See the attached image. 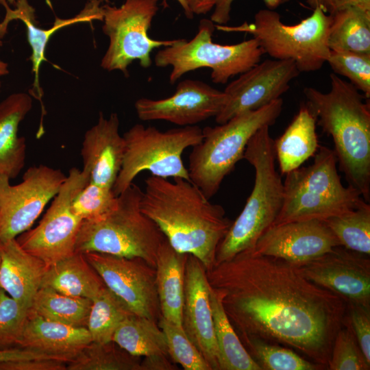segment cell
I'll list each match as a JSON object with an SVG mask.
<instances>
[{
    "label": "cell",
    "instance_id": "cell-1",
    "mask_svg": "<svg viewBox=\"0 0 370 370\" xmlns=\"http://www.w3.org/2000/svg\"><path fill=\"white\" fill-rule=\"evenodd\" d=\"M239 338L281 344L327 367L347 302L308 280L298 266L243 251L206 270Z\"/></svg>",
    "mask_w": 370,
    "mask_h": 370
},
{
    "label": "cell",
    "instance_id": "cell-2",
    "mask_svg": "<svg viewBox=\"0 0 370 370\" xmlns=\"http://www.w3.org/2000/svg\"><path fill=\"white\" fill-rule=\"evenodd\" d=\"M145 184L140 202L143 213L175 250L195 256L210 269L232 223L224 208L212 204L196 185L183 178L171 182L151 175Z\"/></svg>",
    "mask_w": 370,
    "mask_h": 370
},
{
    "label": "cell",
    "instance_id": "cell-3",
    "mask_svg": "<svg viewBox=\"0 0 370 370\" xmlns=\"http://www.w3.org/2000/svg\"><path fill=\"white\" fill-rule=\"evenodd\" d=\"M331 88L322 92L304 89L306 105L323 131L330 135L340 170L348 186L362 199L370 200V108L369 102L350 82L336 74L330 75Z\"/></svg>",
    "mask_w": 370,
    "mask_h": 370
},
{
    "label": "cell",
    "instance_id": "cell-4",
    "mask_svg": "<svg viewBox=\"0 0 370 370\" xmlns=\"http://www.w3.org/2000/svg\"><path fill=\"white\" fill-rule=\"evenodd\" d=\"M273 141L269 126L266 125L254 134L246 146L243 158L254 168V188L241 214L220 242L215 264L253 249L282 209L284 184L275 169Z\"/></svg>",
    "mask_w": 370,
    "mask_h": 370
},
{
    "label": "cell",
    "instance_id": "cell-5",
    "mask_svg": "<svg viewBox=\"0 0 370 370\" xmlns=\"http://www.w3.org/2000/svg\"><path fill=\"white\" fill-rule=\"evenodd\" d=\"M142 192L132 183L118 195L112 211L97 219L83 221L75 252L140 258L155 267L158 249L166 238L141 211Z\"/></svg>",
    "mask_w": 370,
    "mask_h": 370
},
{
    "label": "cell",
    "instance_id": "cell-6",
    "mask_svg": "<svg viewBox=\"0 0 370 370\" xmlns=\"http://www.w3.org/2000/svg\"><path fill=\"white\" fill-rule=\"evenodd\" d=\"M336 165L334 150L321 146L312 164L286 173L283 205L273 225L324 221L358 207L364 199L354 188L343 186Z\"/></svg>",
    "mask_w": 370,
    "mask_h": 370
},
{
    "label": "cell",
    "instance_id": "cell-7",
    "mask_svg": "<svg viewBox=\"0 0 370 370\" xmlns=\"http://www.w3.org/2000/svg\"><path fill=\"white\" fill-rule=\"evenodd\" d=\"M279 98L260 109L239 114L215 127L202 129L201 141L193 147L188 158L190 180L208 199L219 190L223 179L243 158L246 146L261 127L274 124L280 115Z\"/></svg>",
    "mask_w": 370,
    "mask_h": 370
},
{
    "label": "cell",
    "instance_id": "cell-8",
    "mask_svg": "<svg viewBox=\"0 0 370 370\" xmlns=\"http://www.w3.org/2000/svg\"><path fill=\"white\" fill-rule=\"evenodd\" d=\"M331 21L330 14L315 8L310 16L289 25L282 22L278 12L262 9L255 14L253 23L215 25V28L252 35L264 53L275 60H293L301 73L319 70L326 62L330 52L328 36Z\"/></svg>",
    "mask_w": 370,
    "mask_h": 370
},
{
    "label": "cell",
    "instance_id": "cell-9",
    "mask_svg": "<svg viewBox=\"0 0 370 370\" xmlns=\"http://www.w3.org/2000/svg\"><path fill=\"white\" fill-rule=\"evenodd\" d=\"M123 136V159L112 188L116 195L127 188L143 171H149L156 177L190 181L182 155L186 149L201 141L203 131L199 126H184L162 132L155 127L138 123Z\"/></svg>",
    "mask_w": 370,
    "mask_h": 370
},
{
    "label": "cell",
    "instance_id": "cell-10",
    "mask_svg": "<svg viewBox=\"0 0 370 370\" xmlns=\"http://www.w3.org/2000/svg\"><path fill=\"white\" fill-rule=\"evenodd\" d=\"M215 29L210 19L204 18L191 40L177 39L174 45L158 51L155 64L159 67L171 66V84L186 73L201 68L210 69L212 81L224 84L260 62L264 52L255 38L235 45H220L212 41Z\"/></svg>",
    "mask_w": 370,
    "mask_h": 370
},
{
    "label": "cell",
    "instance_id": "cell-11",
    "mask_svg": "<svg viewBox=\"0 0 370 370\" xmlns=\"http://www.w3.org/2000/svg\"><path fill=\"white\" fill-rule=\"evenodd\" d=\"M158 1L125 0L120 7L102 6V30L110 40L101 61L104 70H119L127 75L128 66L136 60L147 69L151 65L150 54L154 49L177 42V39L154 40L148 34L158 10Z\"/></svg>",
    "mask_w": 370,
    "mask_h": 370
},
{
    "label": "cell",
    "instance_id": "cell-12",
    "mask_svg": "<svg viewBox=\"0 0 370 370\" xmlns=\"http://www.w3.org/2000/svg\"><path fill=\"white\" fill-rule=\"evenodd\" d=\"M90 180L84 171L73 167L39 223L19 234L16 240L27 252L48 267L75 252L83 220L71 209L76 193Z\"/></svg>",
    "mask_w": 370,
    "mask_h": 370
},
{
    "label": "cell",
    "instance_id": "cell-13",
    "mask_svg": "<svg viewBox=\"0 0 370 370\" xmlns=\"http://www.w3.org/2000/svg\"><path fill=\"white\" fill-rule=\"evenodd\" d=\"M66 178L60 169L45 164L29 167L16 185L0 175V241L16 238L30 229Z\"/></svg>",
    "mask_w": 370,
    "mask_h": 370
},
{
    "label": "cell",
    "instance_id": "cell-14",
    "mask_svg": "<svg viewBox=\"0 0 370 370\" xmlns=\"http://www.w3.org/2000/svg\"><path fill=\"white\" fill-rule=\"evenodd\" d=\"M105 286L135 314L158 323L162 317L156 283V269L140 258L98 252L84 254Z\"/></svg>",
    "mask_w": 370,
    "mask_h": 370
},
{
    "label": "cell",
    "instance_id": "cell-15",
    "mask_svg": "<svg viewBox=\"0 0 370 370\" xmlns=\"http://www.w3.org/2000/svg\"><path fill=\"white\" fill-rule=\"evenodd\" d=\"M300 72L291 60L267 59L240 74L223 90L225 103L215 116L222 124L234 116L266 106L290 88Z\"/></svg>",
    "mask_w": 370,
    "mask_h": 370
},
{
    "label": "cell",
    "instance_id": "cell-16",
    "mask_svg": "<svg viewBox=\"0 0 370 370\" xmlns=\"http://www.w3.org/2000/svg\"><path fill=\"white\" fill-rule=\"evenodd\" d=\"M369 256L338 246L298 267L308 280L347 303L370 308Z\"/></svg>",
    "mask_w": 370,
    "mask_h": 370
},
{
    "label": "cell",
    "instance_id": "cell-17",
    "mask_svg": "<svg viewBox=\"0 0 370 370\" xmlns=\"http://www.w3.org/2000/svg\"><path fill=\"white\" fill-rule=\"evenodd\" d=\"M223 91L199 80L187 79L175 93L164 99L140 98L134 104L141 121L162 120L181 126H192L216 116L225 103Z\"/></svg>",
    "mask_w": 370,
    "mask_h": 370
},
{
    "label": "cell",
    "instance_id": "cell-18",
    "mask_svg": "<svg viewBox=\"0 0 370 370\" xmlns=\"http://www.w3.org/2000/svg\"><path fill=\"white\" fill-rule=\"evenodd\" d=\"M341 246L323 221H297L270 226L251 250L299 266Z\"/></svg>",
    "mask_w": 370,
    "mask_h": 370
},
{
    "label": "cell",
    "instance_id": "cell-19",
    "mask_svg": "<svg viewBox=\"0 0 370 370\" xmlns=\"http://www.w3.org/2000/svg\"><path fill=\"white\" fill-rule=\"evenodd\" d=\"M182 328L212 370H220L206 269L188 254L186 263Z\"/></svg>",
    "mask_w": 370,
    "mask_h": 370
},
{
    "label": "cell",
    "instance_id": "cell-20",
    "mask_svg": "<svg viewBox=\"0 0 370 370\" xmlns=\"http://www.w3.org/2000/svg\"><path fill=\"white\" fill-rule=\"evenodd\" d=\"M120 122L116 113L106 118L102 112L95 125L88 130L82 141V170L90 181L113 188L121 168L125 141L119 132Z\"/></svg>",
    "mask_w": 370,
    "mask_h": 370
},
{
    "label": "cell",
    "instance_id": "cell-21",
    "mask_svg": "<svg viewBox=\"0 0 370 370\" xmlns=\"http://www.w3.org/2000/svg\"><path fill=\"white\" fill-rule=\"evenodd\" d=\"M91 341L87 328L47 320L29 308L18 347L69 362Z\"/></svg>",
    "mask_w": 370,
    "mask_h": 370
},
{
    "label": "cell",
    "instance_id": "cell-22",
    "mask_svg": "<svg viewBox=\"0 0 370 370\" xmlns=\"http://www.w3.org/2000/svg\"><path fill=\"white\" fill-rule=\"evenodd\" d=\"M0 288L30 308L47 266L25 251L16 238L0 241Z\"/></svg>",
    "mask_w": 370,
    "mask_h": 370
},
{
    "label": "cell",
    "instance_id": "cell-23",
    "mask_svg": "<svg viewBox=\"0 0 370 370\" xmlns=\"http://www.w3.org/2000/svg\"><path fill=\"white\" fill-rule=\"evenodd\" d=\"M5 8V16L0 23V37L2 38L7 32L8 23L12 20L22 21L27 27V39L32 48L30 60L32 71L34 73V88L40 95L38 82L39 69L45 60V52L51 36L60 29L79 22H88L92 20L102 21V7L99 6L100 0H90L84 9L77 16L67 19L57 18L53 25L47 29L38 27L36 23L35 10L28 3L27 0H16V8L11 9L5 0H0Z\"/></svg>",
    "mask_w": 370,
    "mask_h": 370
},
{
    "label": "cell",
    "instance_id": "cell-24",
    "mask_svg": "<svg viewBox=\"0 0 370 370\" xmlns=\"http://www.w3.org/2000/svg\"><path fill=\"white\" fill-rule=\"evenodd\" d=\"M32 108L25 92L10 95L0 102V175L15 178L26 158V141L18 135V127Z\"/></svg>",
    "mask_w": 370,
    "mask_h": 370
},
{
    "label": "cell",
    "instance_id": "cell-25",
    "mask_svg": "<svg viewBox=\"0 0 370 370\" xmlns=\"http://www.w3.org/2000/svg\"><path fill=\"white\" fill-rule=\"evenodd\" d=\"M188 254L175 250L166 238L156 260V283L162 317L182 326V308Z\"/></svg>",
    "mask_w": 370,
    "mask_h": 370
},
{
    "label": "cell",
    "instance_id": "cell-26",
    "mask_svg": "<svg viewBox=\"0 0 370 370\" xmlns=\"http://www.w3.org/2000/svg\"><path fill=\"white\" fill-rule=\"evenodd\" d=\"M105 286L102 279L84 254L79 252L48 266L41 284V287H48L66 295L91 300Z\"/></svg>",
    "mask_w": 370,
    "mask_h": 370
},
{
    "label": "cell",
    "instance_id": "cell-27",
    "mask_svg": "<svg viewBox=\"0 0 370 370\" xmlns=\"http://www.w3.org/2000/svg\"><path fill=\"white\" fill-rule=\"evenodd\" d=\"M316 123L314 115L302 103L284 132L273 141L281 174L286 175L299 168L315 155L319 147Z\"/></svg>",
    "mask_w": 370,
    "mask_h": 370
},
{
    "label": "cell",
    "instance_id": "cell-28",
    "mask_svg": "<svg viewBox=\"0 0 370 370\" xmlns=\"http://www.w3.org/2000/svg\"><path fill=\"white\" fill-rule=\"evenodd\" d=\"M209 296L220 370H262L247 352L230 323L219 293L209 284Z\"/></svg>",
    "mask_w": 370,
    "mask_h": 370
},
{
    "label": "cell",
    "instance_id": "cell-29",
    "mask_svg": "<svg viewBox=\"0 0 370 370\" xmlns=\"http://www.w3.org/2000/svg\"><path fill=\"white\" fill-rule=\"evenodd\" d=\"M330 15V51L370 53V11L351 6Z\"/></svg>",
    "mask_w": 370,
    "mask_h": 370
},
{
    "label": "cell",
    "instance_id": "cell-30",
    "mask_svg": "<svg viewBox=\"0 0 370 370\" xmlns=\"http://www.w3.org/2000/svg\"><path fill=\"white\" fill-rule=\"evenodd\" d=\"M112 341L134 356H169L166 337L158 323L135 314L121 323Z\"/></svg>",
    "mask_w": 370,
    "mask_h": 370
},
{
    "label": "cell",
    "instance_id": "cell-31",
    "mask_svg": "<svg viewBox=\"0 0 370 370\" xmlns=\"http://www.w3.org/2000/svg\"><path fill=\"white\" fill-rule=\"evenodd\" d=\"M91 306L90 299L72 297L41 287L34 295L30 309L47 320L86 328Z\"/></svg>",
    "mask_w": 370,
    "mask_h": 370
},
{
    "label": "cell",
    "instance_id": "cell-32",
    "mask_svg": "<svg viewBox=\"0 0 370 370\" xmlns=\"http://www.w3.org/2000/svg\"><path fill=\"white\" fill-rule=\"evenodd\" d=\"M140 363L113 341H91L67 362L66 370H142Z\"/></svg>",
    "mask_w": 370,
    "mask_h": 370
},
{
    "label": "cell",
    "instance_id": "cell-33",
    "mask_svg": "<svg viewBox=\"0 0 370 370\" xmlns=\"http://www.w3.org/2000/svg\"><path fill=\"white\" fill-rule=\"evenodd\" d=\"M132 314L125 303L105 286L92 300L86 326L92 341L100 343L112 341L119 325Z\"/></svg>",
    "mask_w": 370,
    "mask_h": 370
},
{
    "label": "cell",
    "instance_id": "cell-34",
    "mask_svg": "<svg viewBox=\"0 0 370 370\" xmlns=\"http://www.w3.org/2000/svg\"><path fill=\"white\" fill-rule=\"evenodd\" d=\"M343 247L369 256L370 205L362 200L356 208L323 221Z\"/></svg>",
    "mask_w": 370,
    "mask_h": 370
},
{
    "label": "cell",
    "instance_id": "cell-35",
    "mask_svg": "<svg viewBox=\"0 0 370 370\" xmlns=\"http://www.w3.org/2000/svg\"><path fill=\"white\" fill-rule=\"evenodd\" d=\"M246 349L262 370H319L325 367L311 362L294 351L269 343L262 339L244 336L240 338Z\"/></svg>",
    "mask_w": 370,
    "mask_h": 370
},
{
    "label": "cell",
    "instance_id": "cell-36",
    "mask_svg": "<svg viewBox=\"0 0 370 370\" xmlns=\"http://www.w3.org/2000/svg\"><path fill=\"white\" fill-rule=\"evenodd\" d=\"M158 325L165 335L168 354L173 362L180 364L185 370H212L190 341L182 326L173 324L162 317Z\"/></svg>",
    "mask_w": 370,
    "mask_h": 370
},
{
    "label": "cell",
    "instance_id": "cell-37",
    "mask_svg": "<svg viewBox=\"0 0 370 370\" xmlns=\"http://www.w3.org/2000/svg\"><path fill=\"white\" fill-rule=\"evenodd\" d=\"M117 204L118 195L112 188L89 180L73 197L71 209L83 221H88L107 214L116 207Z\"/></svg>",
    "mask_w": 370,
    "mask_h": 370
},
{
    "label": "cell",
    "instance_id": "cell-38",
    "mask_svg": "<svg viewBox=\"0 0 370 370\" xmlns=\"http://www.w3.org/2000/svg\"><path fill=\"white\" fill-rule=\"evenodd\" d=\"M326 62L335 74L346 77L367 98L370 97V53L330 51Z\"/></svg>",
    "mask_w": 370,
    "mask_h": 370
},
{
    "label": "cell",
    "instance_id": "cell-39",
    "mask_svg": "<svg viewBox=\"0 0 370 370\" xmlns=\"http://www.w3.org/2000/svg\"><path fill=\"white\" fill-rule=\"evenodd\" d=\"M327 367L330 370L370 369L352 330L345 321L336 334Z\"/></svg>",
    "mask_w": 370,
    "mask_h": 370
},
{
    "label": "cell",
    "instance_id": "cell-40",
    "mask_svg": "<svg viewBox=\"0 0 370 370\" xmlns=\"http://www.w3.org/2000/svg\"><path fill=\"white\" fill-rule=\"evenodd\" d=\"M29 310L0 288V351L19 348Z\"/></svg>",
    "mask_w": 370,
    "mask_h": 370
},
{
    "label": "cell",
    "instance_id": "cell-41",
    "mask_svg": "<svg viewBox=\"0 0 370 370\" xmlns=\"http://www.w3.org/2000/svg\"><path fill=\"white\" fill-rule=\"evenodd\" d=\"M344 321L350 327L365 359L370 364V308L347 303Z\"/></svg>",
    "mask_w": 370,
    "mask_h": 370
},
{
    "label": "cell",
    "instance_id": "cell-42",
    "mask_svg": "<svg viewBox=\"0 0 370 370\" xmlns=\"http://www.w3.org/2000/svg\"><path fill=\"white\" fill-rule=\"evenodd\" d=\"M67 362L57 359L34 358L0 363V370H66Z\"/></svg>",
    "mask_w": 370,
    "mask_h": 370
},
{
    "label": "cell",
    "instance_id": "cell-43",
    "mask_svg": "<svg viewBox=\"0 0 370 370\" xmlns=\"http://www.w3.org/2000/svg\"><path fill=\"white\" fill-rule=\"evenodd\" d=\"M306 2L312 10L319 8L328 14L351 6L370 11V0H306Z\"/></svg>",
    "mask_w": 370,
    "mask_h": 370
},
{
    "label": "cell",
    "instance_id": "cell-44",
    "mask_svg": "<svg viewBox=\"0 0 370 370\" xmlns=\"http://www.w3.org/2000/svg\"><path fill=\"white\" fill-rule=\"evenodd\" d=\"M234 0H215L210 20L217 25H225L230 19L232 3ZM289 0H263L267 7L273 10Z\"/></svg>",
    "mask_w": 370,
    "mask_h": 370
},
{
    "label": "cell",
    "instance_id": "cell-45",
    "mask_svg": "<svg viewBox=\"0 0 370 370\" xmlns=\"http://www.w3.org/2000/svg\"><path fill=\"white\" fill-rule=\"evenodd\" d=\"M34 358L57 359L62 360L60 358L49 354L24 348H14L0 351V363Z\"/></svg>",
    "mask_w": 370,
    "mask_h": 370
},
{
    "label": "cell",
    "instance_id": "cell-46",
    "mask_svg": "<svg viewBox=\"0 0 370 370\" xmlns=\"http://www.w3.org/2000/svg\"><path fill=\"white\" fill-rule=\"evenodd\" d=\"M169 356L156 355L145 357L141 361L142 370H175L177 366L169 360Z\"/></svg>",
    "mask_w": 370,
    "mask_h": 370
},
{
    "label": "cell",
    "instance_id": "cell-47",
    "mask_svg": "<svg viewBox=\"0 0 370 370\" xmlns=\"http://www.w3.org/2000/svg\"><path fill=\"white\" fill-rule=\"evenodd\" d=\"M190 10L194 14H206L214 5L215 0H185Z\"/></svg>",
    "mask_w": 370,
    "mask_h": 370
},
{
    "label": "cell",
    "instance_id": "cell-48",
    "mask_svg": "<svg viewBox=\"0 0 370 370\" xmlns=\"http://www.w3.org/2000/svg\"><path fill=\"white\" fill-rule=\"evenodd\" d=\"M176 1L180 3V5L183 8L185 16L189 19L193 18V14L190 10L186 1L185 0H176Z\"/></svg>",
    "mask_w": 370,
    "mask_h": 370
},
{
    "label": "cell",
    "instance_id": "cell-49",
    "mask_svg": "<svg viewBox=\"0 0 370 370\" xmlns=\"http://www.w3.org/2000/svg\"><path fill=\"white\" fill-rule=\"evenodd\" d=\"M9 73L8 64L0 59V77Z\"/></svg>",
    "mask_w": 370,
    "mask_h": 370
},
{
    "label": "cell",
    "instance_id": "cell-50",
    "mask_svg": "<svg viewBox=\"0 0 370 370\" xmlns=\"http://www.w3.org/2000/svg\"><path fill=\"white\" fill-rule=\"evenodd\" d=\"M2 45L1 38L0 37V47Z\"/></svg>",
    "mask_w": 370,
    "mask_h": 370
},
{
    "label": "cell",
    "instance_id": "cell-51",
    "mask_svg": "<svg viewBox=\"0 0 370 370\" xmlns=\"http://www.w3.org/2000/svg\"><path fill=\"white\" fill-rule=\"evenodd\" d=\"M1 82L0 81V92H1Z\"/></svg>",
    "mask_w": 370,
    "mask_h": 370
},
{
    "label": "cell",
    "instance_id": "cell-52",
    "mask_svg": "<svg viewBox=\"0 0 370 370\" xmlns=\"http://www.w3.org/2000/svg\"><path fill=\"white\" fill-rule=\"evenodd\" d=\"M0 261H1V257H0Z\"/></svg>",
    "mask_w": 370,
    "mask_h": 370
}]
</instances>
